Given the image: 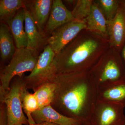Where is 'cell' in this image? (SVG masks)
<instances>
[{
  "label": "cell",
  "mask_w": 125,
  "mask_h": 125,
  "mask_svg": "<svg viewBox=\"0 0 125 125\" xmlns=\"http://www.w3.org/2000/svg\"><path fill=\"white\" fill-rule=\"evenodd\" d=\"M23 83L19 81L1 96V100L6 106L7 125H23L29 124L23 111L21 90Z\"/></svg>",
  "instance_id": "5b68a950"
},
{
  "label": "cell",
  "mask_w": 125,
  "mask_h": 125,
  "mask_svg": "<svg viewBox=\"0 0 125 125\" xmlns=\"http://www.w3.org/2000/svg\"><path fill=\"white\" fill-rule=\"evenodd\" d=\"M86 28L84 21L70 22L55 30L47 40V42L57 55Z\"/></svg>",
  "instance_id": "52a82bcc"
},
{
  "label": "cell",
  "mask_w": 125,
  "mask_h": 125,
  "mask_svg": "<svg viewBox=\"0 0 125 125\" xmlns=\"http://www.w3.org/2000/svg\"><path fill=\"white\" fill-rule=\"evenodd\" d=\"M24 8L18 10L13 18L5 22L10 28L17 48H25L28 45L25 31Z\"/></svg>",
  "instance_id": "9a60e30c"
},
{
  "label": "cell",
  "mask_w": 125,
  "mask_h": 125,
  "mask_svg": "<svg viewBox=\"0 0 125 125\" xmlns=\"http://www.w3.org/2000/svg\"><path fill=\"white\" fill-rule=\"evenodd\" d=\"M107 27L109 47L121 52L125 43V5L123 0L115 17L107 21Z\"/></svg>",
  "instance_id": "ba28073f"
},
{
  "label": "cell",
  "mask_w": 125,
  "mask_h": 125,
  "mask_svg": "<svg viewBox=\"0 0 125 125\" xmlns=\"http://www.w3.org/2000/svg\"><path fill=\"white\" fill-rule=\"evenodd\" d=\"M121 55L122 57L125 61V43L121 52Z\"/></svg>",
  "instance_id": "603a6c76"
},
{
  "label": "cell",
  "mask_w": 125,
  "mask_h": 125,
  "mask_svg": "<svg viewBox=\"0 0 125 125\" xmlns=\"http://www.w3.org/2000/svg\"></svg>",
  "instance_id": "484cf974"
},
{
  "label": "cell",
  "mask_w": 125,
  "mask_h": 125,
  "mask_svg": "<svg viewBox=\"0 0 125 125\" xmlns=\"http://www.w3.org/2000/svg\"><path fill=\"white\" fill-rule=\"evenodd\" d=\"M45 83L34 93L39 104V109L51 105L55 97L57 84L51 78L48 79Z\"/></svg>",
  "instance_id": "ac0fdd59"
},
{
  "label": "cell",
  "mask_w": 125,
  "mask_h": 125,
  "mask_svg": "<svg viewBox=\"0 0 125 125\" xmlns=\"http://www.w3.org/2000/svg\"><path fill=\"white\" fill-rule=\"evenodd\" d=\"M109 47L108 40L84 30L56 55L54 73L90 70Z\"/></svg>",
  "instance_id": "7a4b0ae2"
},
{
  "label": "cell",
  "mask_w": 125,
  "mask_h": 125,
  "mask_svg": "<svg viewBox=\"0 0 125 125\" xmlns=\"http://www.w3.org/2000/svg\"><path fill=\"white\" fill-rule=\"evenodd\" d=\"M123 2H124V3H125V0H123Z\"/></svg>",
  "instance_id": "cb8c5ba5"
},
{
  "label": "cell",
  "mask_w": 125,
  "mask_h": 125,
  "mask_svg": "<svg viewBox=\"0 0 125 125\" xmlns=\"http://www.w3.org/2000/svg\"><path fill=\"white\" fill-rule=\"evenodd\" d=\"M57 84L55 97L61 114L90 124L97 101V86L89 70L53 75Z\"/></svg>",
  "instance_id": "6da1fadb"
},
{
  "label": "cell",
  "mask_w": 125,
  "mask_h": 125,
  "mask_svg": "<svg viewBox=\"0 0 125 125\" xmlns=\"http://www.w3.org/2000/svg\"><path fill=\"white\" fill-rule=\"evenodd\" d=\"M32 116L36 124L48 123L57 125H83L76 119L57 111L51 105L38 109L32 114Z\"/></svg>",
  "instance_id": "7c38bea8"
},
{
  "label": "cell",
  "mask_w": 125,
  "mask_h": 125,
  "mask_svg": "<svg viewBox=\"0 0 125 125\" xmlns=\"http://www.w3.org/2000/svg\"><path fill=\"white\" fill-rule=\"evenodd\" d=\"M107 21L94 0L90 14L84 20L86 24L85 29L108 40Z\"/></svg>",
  "instance_id": "5bb4252c"
},
{
  "label": "cell",
  "mask_w": 125,
  "mask_h": 125,
  "mask_svg": "<svg viewBox=\"0 0 125 125\" xmlns=\"http://www.w3.org/2000/svg\"><path fill=\"white\" fill-rule=\"evenodd\" d=\"M25 7V0H0V18L5 22L15 15L18 10Z\"/></svg>",
  "instance_id": "ffe728a7"
},
{
  "label": "cell",
  "mask_w": 125,
  "mask_h": 125,
  "mask_svg": "<svg viewBox=\"0 0 125 125\" xmlns=\"http://www.w3.org/2000/svg\"><path fill=\"white\" fill-rule=\"evenodd\" d=\"M124 107L97 100L90 119L91 125H125Z\"/></svg>",
  "instance_id": "8992f818"
},
{
  "label": "cell",
  "mask_w": 125,
  "mask_h": 125,
  "mask_svg": "<svg viewBox=\"0 0 125 125\" xmlns=\"http://www.w3.org/2000/svg\"><path fill=\"white\" fill-rule=\"evenodd\" d=\"M52 3V0L25 1V7L30 12L39 31L44 36V29L51 13Z\"/></svg>",
  "instance_id": "4fadbf2b"
},
{
  "label": "cell",
  "mask_w": 125,
  "mask_h": 125,
  "mask_svg": "<svg viewBox=\"0 0 125 125\" xmlns=\"http://www.w3.org/2000/svg\"><path fill=\"white\" fill-rule=\"evenodd\" d=\"M75 19L72 11L68 10L61 0H53L49 19L44 29V33L51 34L56 29Z\"/></svg>",
  "instance_id": "8fae6325"
},
{
  "label": "cell",
  "mask_w": 125,
  "mask_h": 125,
  "mask_svg": "<svg viewBox=\"0 0 125 125\" xmlns=\"http://www.w3.org/2000/svg\"><path fill=\"white\" fill-rule=\"evenodd\" d=\"M13 38L9 26L4 23H1L0 25V52L2 61L11 59L15 53L16 49Z\"/></svg>",
  "instance_id": "e0dca14e"
},
{
  "label": "cell",
  "mask_w": 125,
  "mask_h": 125,
  "mask_svg": "<svg viewBox=\"0 0 125 125\" xmlns=\"http://www.w3.org/2000/svg\"><path fill=\"white\" fill-rule=\"evenodd\" d=\"M93 1L92 0H76L71 11L74 18L78 20L84 21L90 14Z\"/></svg>",
  "instance_id": "7402d4cb"
},
{
  "label": "cell",
  "mask_w": 125,
  "mask_h": 125,
  "mask_svg": "<svg viewBox=\"0 0 125 125\" xmlns=\"http://www.w3.org/2000/svg\"><path fill=\"white\" fill-rule=\"evenodd\" d=\"M89 71L97 87L123 80L125 68L121 52L109 47Z\"/></svg>",
  "instance_id": "3957f363"
},
{
  "label": "cell",
  "mask_w": 125,
  "mask_h": 125,
  "mask_svg": "<svg viewBox=\"0 0 125 125\" xmlns=\"http://www.w3.org/2000/svg\"><path fill=\"white\" fill-rule=\"evenodd\" d=\"M107 20L112 19L116 15L121 0H94Z\"/></svg>",
  "instance_id": "44dd1931"
},
{
  "label": "cell",
  "mask_w": 125,
  "mask_h": 125,
  "mask_svg": "<svg viewBox=\"0 0 125 125\" xmlns=\"http://www.w3.org/2000/svg\"><path fill=\"white\" fill-rule=\"evenodd\" d=\"M55 52L49 45L45 47L39 55L35 68L26 78L28 81H46L54 74L53 63Z\"/></svg>",
  "instance_id": "9c48e42d"
},
{
  "label": "cell",
  "mask_w": 125,
  "mask_h": 125,
  "mask_svg": "<svg viewBox=\"0 0 125 125\" xmlns=\"http://www.w3.org/2000/svg\"><path fill=\"white\" fill-rule=\"evenodd\" d=\"M25 31L28 41V49L38 51L45 41V36L39 31L30 12L25 7Z\"/></svg>",
  "instance_id": "2e32d148"
},
{
  "label": "cell",
  "mask_w": 125,
  "mask_h": 125,
  "mask_svg": "<svg viewBox=\"0 0 125 125\" xmlns=\"http://www.w3.org/2000/svg\"><path fill=\"white\" fill-rule=\"evenodd\" d=\"M97 100L115 104L125 107V78L97 87Z\"/></svg>",
  "instance_id": "30bf717a"
},
{
  "label": "cell",
  "mask_w": 125,
  "mask_h": 125,
  "mask_svg": "<svg viewBox=\"0 0 125 125\" xmlns=\"http://www.w3.org/2000/svg\"><path fill=\"white\" fill-rule=\"evenodd\" d=\"M90 125V124H88V125Z\"/></svg>",
  "instance_id": "d4e9b609"
},
{
  "label": "cell",
  "mask_w": 125,
  "mask_h": 125,
  "mask_svg": "<svg viewBox=\"0 0 125 125\" xmlns=\"http://www.w3.org/2000/svg\"><path fill=\"white\" fill-rule=\"evenodd\" d=\"M22 105L23 109L27 115L29 125L36 124L32 116V114L38 110V101L34 94L30 93L27 92L23 86L21 90Z\"/></svg>",
  "instance_id": "d6986e66"
},
{
  "label": "cell",
  "mask_w": 125,
  "mask_h": 125,
  "mask_svg": "<svg viewBox=\"0 0 125 125\" xmlns=\"http://www.w3.org/2000/svg\"><path fill=\"white\" fill-rule=\"evenodd\" d=\"M39 56L38 51L25 48H17L10 62L0 75L1 96L10 89V83L14 76L21 77L26 72H32L35 68Z\"/></svg>",
  "instance_id": "277c9868"
}]
</instances>
